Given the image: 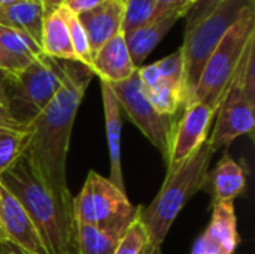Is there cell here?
I'll list each match as a JSON object with an SVG mask.
<instances>
[{"instance_id": "obj_1", "label": "cell", "mask_w": 255, "mask_h": 254, "mask_svg": "<svg viewBox=\"0 0 255 254\" xmlns=\"http://www.w3.org/2000/svg\"><path fill=\"white\" fill-rule=\"evenodd\" d=\"M61 85L52 100L31 123V135L24 151L34 175L61 201L72 204L66 165L73 123L84 94L94 76L76 60H58Z\"/></svg>"}, {"instance_id": "obj_2", "label": "cell", "mask_w": 255, "mask_h": 254, "mask_svg": "<svg viewBox=\"0 0 255 254\" xmlns=\"http://www.w3.org/2000/svg\"><path fill=\"white\" fill-rule=\"evenodd\" d=\"M0 184L19 201L48 254H75L72 204L61 201L42 184L24 154L0 175Z\"/></svg>"}, {"instance_id": "obj_3", "label": "cell", "mask_w": 255, "mask_h": 254, "mask_svg": "<svg viewBox=\"0 0 255 254\" xmlns=\"http://www.w3.org/2000/svg\"><path fill=\"white\" fill-rule=\"evenodd\" d=\"M214 154L206 141L182 165L166 174V180L155 199L146 208H140V220L148 232L146 252H161L169 229L179 213L196 193L208 187L209 165Z\"/></svg>"}, {"instance_id": "obj_4", "label": "cell", "mask_w": 255, "mask_h": 254, "mask_svg": "<svg viewBox=\"0 0 255 254\" xmlns=\"http://www.w3.org/2000/svg\"><path fill=\"white\" fill-rule=\"evenodd\" d=\"M202 1V6L196 4L193 7L194 13L187 22L184 43L181 46L185 87L184 108L190 105L202 70L220 40L224 37L227 30L236 22L244 9L250 4H254V0Z\"/></svg>"}, {"instance_id": "obj_5", "label": "cell", "mask_w": 255, "mask_h": 254, "mask_svg": "<svg viewBox=\"0 0 255 254\" xmlns=\"http://www.w3.org/2000/svg\"><path fill=\"white\" fill-rule=\"evenodd\" d=\"M253 36H255V4H250L208 58L190 105L193 102H202L214 109L217 115L224 93Z\"/></svg>"}, {"instance_id": "obj_6", "label": "cell", "mask_w": 255, "mask_h": 254, "mask_svg": "<svg viewBox=\"0 0 255 254\" xmlns=\"http://www.w3.org/2000/svg\"><path fill=\"white\" fill-rule=\"evenodd\" d=\"M61 85L57 58L40 55L24 70L6 78V108L12 118L30 127Z\"/></svg>"}, {"instance_id": "obj_7", "label": "cell", "mask_w": 255, "mask_h": 254, "mask_svg": "<svg viewBox=\"0 0 255 254\" xmlns=\"http://www.w3.org/2000/svg\"><path fill=\"white\" fill-rule=\"evenodd\" d=\"M137 213L126 195L109 178L90 171L84 187L72 201V214L76 225L115 226L130 222Z\"/></svg>"}, {"instance_id": "obj_8", "label": "cell", "mask_w": 255, "mask_h": 254, "mask_svg": "<svg viewBox=\"0 0 255 254\" xmlns=\"http://www.w3.org/2000/svg\"><path fill=\"white\" fill-rule=\"evenodd\" d=\"M109 87L130 121L161 153L164 162L167 163L178 118L172 115H161L155 111L146 96L137 70L130 78L121 82L109 84Z\"/></svg>"}, {"instance_id": "obj_9", "label": "cell", "mask_w": 255, "mask_h": 254, "mask_svg": "<svg viewBox=\"0 0 255 254\" xmlns=\"http://www.w3.org/2000/svg\"><path fill=\"white\" fill-rule=\"evenodd\" d=\"M253 36L245 48L239 66L224 93V97L217 111V123L212 133L208 136V145L214 153L229 147L242 135H253L255 127V99L247 94L244 88V64Z\"/></svg>"}, {"instance_id": "obj_10", "label": "cell", "mask_w": 255, "mask_h": 254, "mask_svg": "<svg viewBox=\"0 0 255 254\" xmlns=\"http://www.w3.org/2000/svg\"><path fill=\"white\" fill-rule=\"evenodd\" d=\"M214 117L215 111L202 102H193L184 108V114L181 120H178L173 132L170 156L166 163L167 174L182 165L208 141V133Z\"/></svg>"}, {"instance_id": "obj_11", "label": "cell", "mask_w": 255, "mask_h": 254, "mask_svg": "<svg viewBox=\"0 0 255 254\" xmlns=\"http://www.w3.org/2000/svg\"><path fill=\"white\" fill-rule=\"evenodd\" d=\"M0 223L6 243L25 254H48L33 222L19 201L0 184Z\"/></svg>"}, {"instance_id": "obj_12", "label": "cell", "mask_w": 255, "mask_h": 254, "mask_svg": "<svg viewBox=\"0 0 255 254\" xmlns=\"http://www.w3.org/2000/svg\"><path fill=\"white\" fill-rule=\"evenodd\" d=\"M239 243L235 202H220L212 207L211 222L190 254H235Z\"/></svg>"}, {"instance_id": "obj_13", "label": "cell", "mask_w": 255, "mask_h": 254, "mask_svg": "<svg viewBox=\"0 0 255 254\" xmlns=\"http://www.w3.org/2000/svg\"><path fill=\"white\" fill-rule=\"evenodd\" d=\"M193 7L190 6L175 7L166 12L164 15L158 16L157 19L148 22L146 25L127 34L126 42H127V48H128L133 64L139 69L142 63L146 60V57L155 49V46L169 33V30L178 22V19H181L182 16H187Z\"/></svg>"}, {"instance_id": "obj_14", "label": "cell", "mask_w": 255, "mask_h": 254, "mask_svg": "<svg viewBox=\"0 0 255 254\" xmlns=\"http://www.w3.org/2000/svg\"><path fill=\"white\" fill-rule=\"evenodd\" d=\"M124 15V1L123 0H105L99 6L93 7L88 12L78 15L88 42L91 54L94 55L111 37L121 31Z\"/></svg>"}, {"instance_id": "obj_15", "label": "cell", "mask_w": 255, "mask_h": 254, "mask_svg": "<svg viewBox=\"0 0 255 254\" xmlns=\"http://www.w3.org/2000/svg\"><path fill=\"white\" fill-rule=\"evenodd\" d=\"M91 70L100 78V81H105L108 84L121 82L130 78L137 70V67L131 61L123 31L111 37L93 55Z\"/></svg>"}, {"instance_id": "obj_16", "label": "cell", "mask_w": 255, "mask_h": 254, "mask_svg": "<svg viewBox=\"0 0 255 254\" xmlns=\"http://www.w3.org/2000/svg\"><path fill=\"white\" fill-rule=\"evenodd\" d=\"M102 99H103V112H105V127L108 139V151L111 162V175L109 180L120 190L126 192L123 166H121V129H123V109L109 84L100 81Z\"/></svg>"}, {"instance_id": "obj_17", "label": "cell", "mask_w": 255, "mask_h": 254, "mask_svg": "<svg viewBox=\"0 0 255 254\" xmlns=\"http://www.w3.org/2000/svg\"><path fill=\"white\" fill-rule=\"evenodd\" d=\"M208 186L212 192V207L220 202H235L247 187L245 169L230 156L224 154L208 174Z\"/></svg>"}, {"instance_id": "obj_18", "label": "cell", "mask_w": 255, "mask_h": 254, "mask_svg": "<svg viewBox=\"0 0 255 254\" xmlns=\"http://www.w3.org/2000/svg\"><path fill=\"white\" fill-rule=\"evenodd\" d=\"M131 220L115 226H90L75 223V254H115L118 243Z\"/></svg>"}, {"instance_id": "obj_19", "label": "cell", "mask_w": 255, "mask_h": 254, "mask_svg": "<svg viewBox=\"0 0 255 254\" xmlns=\"http://www.w3.org/2000/svg\"><path fill=\"white\" fill-rule=\"evenodd\" d=\"M43 7L40 0H25L0 6V25L13 28L31 37L39 46L42 40Z\"/></svg>"}, {"instance_id": "obj_20", "label": "cell", "mask_w": 255, "mask_h": 254, "mask_svg": "<svg viewBox=\"0 0 255 254\" xmlns=\"http://www.w3.org/2000/svg\"><path fill=\"white\" fill-rule=\"evenodd\" d=\"M42 54L57 60H76L69 30L66 21L63 19L61 13L55 10L49 16L43 19L42 27V40H40ZM78 61V60H76Z\"/></svg>"}, {"instance_id": "obj_21", "label": "cell", "mask_w": 255, "mask_h": 254, "mask_svg": "<svg viewBox=\"0 0 255 254\" xmlns=\"http://www.w3.org/2000/svg\"><path fill=\"white\" fill-rule=\"evenodd\" d=\"M145 91L151 105L161 115L176 117L179 109L184 108V103H185L184 85L173 82L170 79H166L161 75H160V79L154 85L145 88Z\"/></svg>"}, {"instance_id": "obj_22", "label": "cell", "mask_w": 255, "mask_h": 254, "mask_svg": "<svg viewBox=\"0 0 255 254\" xmlns=\"http://www.w3.org/2000/svg\"><path fill=\"white\" fill-rule=\"evenodd\" d=\"M172 9L175 7H167L155 0H126L121 31L127 36Z\"/></svg>"}, {"instance_id": "obj_23", "label": "cell", "mask_w": 255, "mask_h": 254, "mask_svg": "<svg viewBox=\"0 0 255 254\" xmlns=\"http://www.w3.org/2000/svg\"><path fill=\"white\" fill-rule=\"evenodd\" d=\"M0 46L10 55L34 61L42 55L40 46L27 34L0 25Z\"/></svg>"}, {"instance_id": "obj_24", "label": "cell", "mask_w": 255, "mask_h": 254, "mask_svg": "<svg viewBox=\"0 0 255 254\" xmlns=\"http://www.w3.org/2000/svg\"><path fill=\"white\" fill-rule=\"evenodd\" d=\"M58 12L61 13L63 19L66 21L69 36H70V43H72L76 60L91 69V66H93V54H91V49H90V42H88L87 33H85L78 15L72 13L64 6H61L58 9Z\"/></svg>"}, {"instance_id": "obj_25", "label": "cell", "mask_w": 255, "mask_h": 254, "mask_svg": "<svg viewBox=\"0 0 255 254\" xmlns=\"http://www.w3.org/2000/svg\"><path fill=\"white\" fill-rule=\"evenodd\" d=\"M31 132H0V175L24 154Z\"/></svg>"}, {"instance_id": "obj_26", "label": "cell", "mask_w": 255, "mask_h": 254, "mask_svg": "<svg viewBox=\"0 0 255 254\" xmlns=\"http://www.w3.org/2000/svg\"><path fill=\"white\" fill-rule=\"evenodd\" d=\"M140 208L142 205L137 207V213L120 240L115 254H143L145 252L148 246V232L140 220Z\"/></svg>"}, {"instance_id": "obj_27", "label": "cell", "mask_w": 255, "mask_h": 254, "mask_svg": "<svg viewBox=\"0 0 255 254\" xmlns=\"http://www.w3.org/2000/svg\"><path fill=\"white\" fill-rule=\"evenodd\" d=\"M31 61L24 60V58H18L13 57L10 54H7L1 46H0V70L6 72L7 75H16L21 70H24Z\"/></svg>"}, {"instance_id": "obj_28", "label": "cell", "mask_w": 255, "mask_h": 254, "mask_svg": "<svg viewBox=\"0 0 255 254\" xmlns=\"http://www.w3.org/2000/svg\"><path fill=\"white\" fill-rule=\"evenodd\" d=\"M0 132H31V126H22L12 118L6 106H0Z\"/></svg>"}, {"instance_id": "obj_29", "label": "cell", "mask_w": 255, "mask_h": 254, "mask_svg": "<svg viewBox=\"0 0 255 254\" xmlns=\"http://www.w3.org/2000/svg\"><path fill=\"white\" fill-rule=\"evenodd\" d=\"M105 0H64L63 6L70 10L75 15H81L84 12L91 10L93 7L99 6L100 3H103Z\"/></svg>"}, {"instance_id": "obj_30", "label": "cell", "mask_w": 255, "mask_h": 254, "mask_svg": "<svg viewBox=\"0 0 255 254\" xmlns=\"http://www.w3.org/2000/svg\"><path fill=\"white\" fill-rule=\"evenodd\" d=\"M160 4H164L167 7H182V6H190L194 7L197 3H200L202 0H155Z\"/></svg>"}, {"instance_id": "obj_31", "label": "cell", "mask_w": 255, "mask_h": 254, "mask_svg": "<svg viewBox=\"0 0 255 254\" xmlns=\"http://www.w3.org/2000/svg\"><path fill=\"white\" fill-rule=\"evenodd\" d=\"M64 0H40L42 7H43V16H49L51 13H54L55 10H58L63 6Z\"/></svg>"}, {"instance_id": "obj_32", "label": "cell", "mask_w": 255, "mask_h": 254, "mask_svg": "<svg viewBox=\"0 0 255 254\" xmlns=\"http://www.w3.org/2000/svg\"><path fill=\"white\" fill-rule=\"evenodd\" d=\"M6 78L7 73L0 70V106H6Z\"/></svg>"}, {"instance_id": "obj_33", "label": "cell", "mask_w": 255, "mask_h": 254, "mask_svg": "<svg viewBox=\"0 0 255 254\" xmlns=\"http://www.w3.org/2000/svg\"><path fill=\"white\" fill-rule=\"evenodd\" d=\"M0 254H19V252L9 243H0Z\"/></svg>"}, {"instance_id": "obj_34", "label": "cell", "mask_w": 255, "mask_h": 254, "mask_svg": "<svg viewBox=\"0 0 255 254\" xmlns=\"http://www.w3.org/2000/svg\"><path fill=\"white\" fill-rule=\"evenodd\" d=\"M19 1H25V0H0V6H7V4H13Z\"/></svg>"}, {"instance_id": "obj_35", "label": "cell", "mask_w": 255, "mask_h": 254, "mask_svg": "<svg viewBox=\"0 0 255 254\" xmlns=\"http://www.w3.org/2000/svg\"><path fill=\"white\" fill-rule=\"evenodd\" d=\"M0 243H6V235H4V232H3L1 223H0Z\"/></svg>"}, {"instance_id": "obj_36", "label": "cell", "mask_w": 255, "mask_h": 254, "mask_svg": "<svg viewBox=\"0 0 255 254\" xmlns=\"http://www.w3.org/2000/svg\"><path fill=\"white\" fill-rule=\"evenodd\" d=\"M143 254H161V252H160V253H151V252H146V250H145V252H143Z\"/></svg>"}, {"instance_id": "obj_37", "label": "cell", "mask_w": 255, "mask_h": 254, "mask_svg": "<svg viewBox=\"0 0 255 254\" xmlns=\"http://www.w3.org/2000/svg\"><path fill=\"white\" fill-rule=\"evenodd\" d=\"M208 1H217V0H208Z\"/></svg>"}, {"instance_id": "obj_38", "label": "cell", "mask_w": 255, "mask_h": 254, "mask_svg": "<svg viewBox=\"0 0 255 254\" xmlns=\"http://www.w3.org/2000/svg\"><path fill=\"white\" fill-rule=\"evenodd\" d=\"M123 1H126V0H123Z\"/></svg>"}]
</instances>
